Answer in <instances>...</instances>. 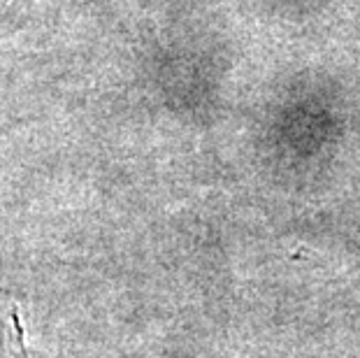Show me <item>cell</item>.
Returning a JSON list of instances; mask_svg holds the SVG:
<instances>
[{
  "instance_id": "obj_1",
  "label": "cell",
  "mask_w": 360,
  "mask_h": 358,
  "mask_svg": "<svg viewBox=\"0 0 360 358\" xmlns=\"http://www.w3.org/2000/svg\"><path fill=\"white\" fill-rule=\"evenodd\" d=\"M0 358H33L26 347L17 298L0 284Z\"/></svg>"
},
{
  "instance_id": "obj_2",
  "label": "cell",
  "mask_w": 360,
  "mask_h": 358,
  "mask_svg": "<svg viewBox=\"0 0 360 358\" xmlns=\"http://www.w3.org/2000/svg\"><path fill=\"white\" fill-rule=\"evenodd\" d=\"M24 0H0V30L7 26V21L14 17V12L21 10Z\"/></svg>"
}]
</instances>
